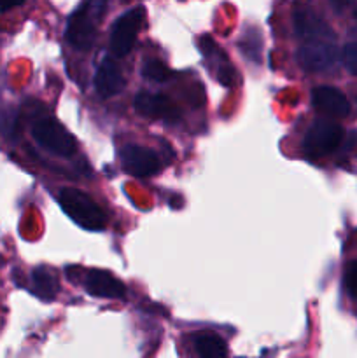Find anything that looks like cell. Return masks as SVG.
Returning a JSON list of instances; mask_svg holds the SVG:
<instances>
[{"mask_svg": "<svg viewBox=\"0 0 357 358\" xmlns=\"http://www.w3.org/2000/svg\"><path fill=\"white\" fill-rule=\"evenodd\" d=\"M58 199L66 215L84 229L100 231L105 227V213L86 192L66 187L59 191Z\"/></svg>", "mask_w": 357, "mask_h": 358, "instance_id": "6da1fadb", "label": "cell"}, {"mask_svg": "<svg viewBox=\"0 0 357 358\" xmlns=\"http://www.w3.org/2000/svg\"><path fill=\"white\" fill-rule=\"evenodd\" d=\"M343 140V128L329 119H318L308 128L303 140V149L308 156L322 157L338 149Z\"/></svg>", "mask_w": 357, "mask_h": 358, "instance_id": "7a4b0ae2", "label": "cell"}, {"mask_svg": "<svg viewBox=\"0 0 357 358\" xmlns=\"http://www.w3.org/2000/svg\"><path fill=\"white\" fill-rule=\"evenodd\" d=\"M31 135L38 145L58 156H72L77 149L74 136L56 119H38L31 128Z\"/></svg>", "mask_w": 357, "mask_h": 358, "instance_id": "3957f363", "label": "cell"}, {"mask_svg": "<svg viewBox=\"0 0 357 358\" xmlns=\"http://www.w3.org/2000/svg\"><path fill=\"white\" fill-rule=\"evenodd\" d=\"M144 13L142 7H135V9L128 10L122 14L112 27L111 34V51L114 56H126L133 49L139 35L140 27L144 23Z\"/></svg>", "mask_w": 357, "mask_h": 358, "instance_id": "277c9868", "label": "cell"}, {"mask_svg": "<svg viewBox=\"0 0 357 358\" xmlns=\"http://www.w3.org/2000/svg\"><path fill=\"white\" fill-rule=\"evenodd\" d=\"M336 49L328 41L304 42L298 51V63L308 72H322L335 65Z\"/></svg>", "mask_w": 357, "mask_h": 358, "instance_id": "5b68a950", "label": "cell"}, {"mask_svg": "<svg viewBox=\"0 0 357 358\" xmlns=\"http://www.w3.org/2000/svg\"><path fill=\"white\" fill-rule=\"evenodd\" d=\"M122 166L132 177H153L161 170V161L153 150L140 145H126L121 154Z\"/></svg>", "mask_w": 357, "mask_h": 358, "instance_id": "8992f818", "label": "cell"}, {"mask_svg": "<svg viewBox=\"0 0 357 358\" xmlns=\"http://www.w3.org/2000/svg\"><path fill=\"white\" fill-rule=\"evenodd\" d=\"M135 108L146 117L161 119L167 122H175L181 119V110L167 94L139 93L135 98Z\"/></svg>", "mask_w": 357, "mask_h": 358, "instance_id": "52a82bcc", "label": "cell"}, {"mask_svg": "<svg viewBox=\"0 0 357 358\" xmlns=\"http://www.w3.org/2000/svg\"><path fill=\"white\" fill-rule=\"evenodd\" d=\"M312 103L317 110L332 117H345L350 112V103L345 94L331 86H318L312 91Z\"/></svg>", "mask_w": 357, "mask_h": 358, "instance_id": "ba28073f", "label": "cell"}, {"mask_svg": "<svg viewBox=\"0 0 357 358\" xmlns=\"http://www.w3.org/2000/svg\"><path fill=\"white\" fill-rule=\"evenodd\" d=\"M65 35L74 48L90 49L97 35V23L83 9H79L70 16Z\"/></svg>", "mask_w": 357, "mask_h": 358, "instance_id": "9c48e42d", "label": "cell"}, {"mask_svg": "<svg viewBox=\"0 0 357 358\" xmlns=\"http://www.w3.org/2000/svg\"><path fill=\"white\" fill-rule=\"evenodd\" d=\"M84 287H86L91 296L105 297V299H122V297H126L125 283L119 282L111 273L100 271V269L90 271V275L86 276V282H84Z\"/></svg>", "mask_w": 357, "mask_h": 358, "instance_id": "30bf717a", "label": "cell"}, {"mask_svg": "<svg viewBox=\"0 0 357 358\" xmlns=\"http://www.w3.org/2000/svg\"><path fill=\"white\" fill-rule=\"evenodd\" d=\"M294 30H296L298 37L303 38L304 42L312 41H328L332 37L331 30L328 24L315 16L310 9H298L294 13Z\"/></svg>", "mask_w": 357, "mask_h": 358, "instance_id": "8fae6325", "label": "cell"}, {"mask_svg": "<svg viewBox=\"0 0 357 358\" xmlns=\"http://www.w3.org/2000/svg\"><path fill=\"white\" fill-rule=\"evenodd\" d=\"M125 84V77H122L118 65H115L112 59L105 58L104 62H102L100 69H98L97 76H94V87H97V93L104 98L115 96L118 93H121Z\"/></svg>", "mask_w": 357, "mask_h": 358, "instance_id": "7c38bea8", "label": "cell"}, {"mask_svg": "<svg viewBox=\"0 0 357 358\" xmlns=\"http://www.w3.org/2000/svg\"><path fill=\"white\" fill-rule=\"evenodd\" d=\"M198 358H227V346L223 338L214 332H200L195 338Z\"/></svg>", "mask_w": 357, "mask_h": 358, "instance_id": "4fadbf2b", "label": "cell"}, {"mask_svg": "<svg viewBox=\"0 0 357 358\" xmlns=\"http://www.w3.org/2000/svg\"><path fill=\"white\" fill-rule=\"evenodd\" d=\"M31 282H34V290L38 297L44 301L55 299L58 294L59 283L55 273L48 268H35L31 271Z\"/></svg>", "mask_w": 357, "mask_h": 358, "instance_id": "5bb4252c", "label": "cell"}, {"mask_svg": "<svg viewBox=\"0 0 357 358\" xmlns=\"http://www.w3.org/2000/svg\"><path fill=\"white\" fill-rule=\"evenodd\" d=\"M142 72L147 79L156 80V83H163V80H167L172 76L170 69L164 63H161L160 59H150V62H147L144 65Z\"/></svg>", "mask_w": 357, "mask_h": 358, "instance_id": "9a60e30c", "label": "cell"}, {"mask_svg": "<svg viewBox=\"0 0 357 358\" xmlns=\"http://www.w3.org/2000/svg\"><path fill=\"white\" fill-rule=\"evenodd\" d=\"M107 2L108 0H84V3L80 9H83L84 13H86L88 16L94 21V23H97V21L100 20L102 14H104Z\"/></svg>", "mask_w": 357, "mask_h": 358, "instance_id": "2e32d148", "label": "cell"}, {"mask_svg": "<svg viewBox=\"0 0 357 358\" xmlns=\"http://www.w3.org/2000/svg\"><path fill=\"white\" fill-rule=\"evenodd\" d=\"M343 63L350 73L357 76V42H350L343 49Z\"/></svg>", "mask_w": 357, "mask_h": 358, "instance_id": "e0dca14e", "label": "cell"}, {"mask_svg": "<svg viewBox=\"0 0 357 358\" xmlns=\"http://www.w3.org/2000/svg\"><path fill=\"white\" fill-rule=\"evenodd\" d=\"M345 287L352 297H357V261L350 262L345 269Z\"/></svg>", "mask_w": 357, "mask_h": 358, "instance_id": "ac0fdd59", "label": "cell"}, {"mask_svg": "<svg viewBox=\"0 0 357 358\" xmlns=\"http://www.w3.org/2000/svg\"><path fill=\"white\" fill-rule=\"evenodd\" d=\"M24 0H0V13H6V10L14 9V7L21 6Z\"/></svg>", "mask_w": 357, "mask_h": 358, "instance_id": "d6986e66", "label": "cell"}]
</instances>
